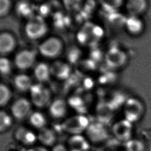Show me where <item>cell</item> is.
<instances>
[{
  "label": "cell",
  "mask_w": 151,
  "mask_h": 151,
  "mask_svg": "<svg viewBox=\"0 0 151 151\" xmlns=\"http://www.w3.org/2000/svg\"><path fill=\"white\" fill-rule=\"evenodd\" d=\"M36 55L34 51L29 50H23L15 55L14 64L18 69L25 70L34 65Z\"/></svg>",
  "instance_id": "10"
},
{
  "label": "cell",
  "mask_w": 151,
  "mask_h": 151,
  "mask_svg": "<svg viewBox=\"0 0 151 151\" xmlns=\"http://www.w3.org/2000/svg\"><path fill=\"white\" fill-rule=\"evenodd\" d=\"M11 0H0V17L5 16L11 8Z\"/></svg>",
  "instance_id": "27"
},
{
  "label": "cell",
  "mask_w": 151,
  "mask_h": 151,
  "mask_svg": "<svg viewBox=\"0 0 151 151\" xmlns=\"http://www.w3.org/2000/svg\"><path fill=\"white\" fill-rule=\"evenodd\" d=\"M134 124L124 118L118 120L112 124L110 133L119 142L126 143L133 138Z\"/></svg>",
  "instance_id": "4"
},
{
  "label": "cell",
  "mask_w": 151,
  "mask_h": 151,
  "mask_svg": "<svg viewBox=\"0 0 151 151\" xmlns=\"http://www.w3.org/2000/svg\"><path fill=\"white\" fill-rule=\"evenodd\" d=\"M51 151H69L65 145L57 143L52 147Z\"/></svg>",
  "instance_id": "28"
},
{
  "label": "cell",
  "mask_w": 151,
  "mask_h": 151,
  "mask_svg": "<svg viewBox=\"0 0 151 151\" xmlns=\"http://www.w3.org/2000/svg\"><path fill=\"white\" fill-rule=\"evenodd\" d=\"M124 3L129 16L140 17L147 11L149 6L148 0H125Z\"/></svg>",
  "instance_id": "13"
},
{
  "label": "cell",
  "mask_w": 151,
  "mask_h": 151,
  "mask_svg": "<svg viewBox=\"0 0 151 151\" xmlns=\"http://www.w3.org/2000/svg\"><path fill=\"white\" fill-rule=\"evenodd\" d=\"M14 138L19 143L32 147L37 141V135L31 128L24 126L17 127L14 132Z\"/></svg>",
  "instance_id": "9"
},
{
  "label": "cell",
  "mask_w": 151,
  "mask_h": 151,
  "mask_svg": "<svg viewBox=\"0 0 151 151\" xmlns=\"http://www.w3.org/2000/svg\"><path fill=\"white\" fill-rule=\"evenodd\" d=\"M113 109L109 104H102L97 106L96 110V116L97 121L107 124L113 117Z\"/></svg>",
  "instance_id": "17"
},
{
  "label": "cell",
  "mask_w": 151,
  "mask_h": 151,
  "mask_svg": "<svg viewBox=\"0 0 151 151\" xmlns=\"http://www.w3.org/2000/svg\"><path fill=\"white\" fill-rule=\"evenodd\" d=\"M37 141L41 145L47 147H52L57 144V135L55 131L50 127H45L39 130H38Z\"/></svg>",
  "instance_id": "14"
},
{
  "label": "cell",
  "mask_w": 151,
  "mask_h": 151,
  "mask_svg": "<svg viewBox=\"0 0 151 151\" xmlns=\"http://www.w3.org/2000/svg\"><path fill=\"white\" fill-rule=\"evenodd\" d=\"M50 116L54 119H64L68 113V104L61 99L52 100L48 107Z\"/></svg>",
  "instance_id": "11"
},
{
  "label": "cell",
  "mask_w": 151,
  "mask_h": 151,
  "mask_svg": "<svg viewBox=\"0 0 151 151\" xmlns=\"http://www.w3.org/2000/svg\"><path fill=\"white\" fill-rule=\"evenodd\" d=\"M14 84L15 88L21 92L29 91L33 85L30 77L25 74L17 75L14 79Z\"/></svg>",
  "instance_id": "19"
},
{
  "label": "cell",
  "mask_w": 151,
  "mask_h": 151,
  "mask_svg": "<svg viewBox=\"0 0 151 151\" xmlns=\"http://www.w3.org/2000/svg\"><path fill=\"white\" fill-rule=\"evenodd\" d=\"M11 151H17V150H11Z\"/></svg>",
  "instance_id": "30"
},
{
  "label": "cell",
  "mask_w": 151,
  "mask_h": 151,
  "mask_svg": "<svg viewBox=\"0 0 151 151\" xmlns=\"http://www.w3.org/2000/svg\"><path fill=\"white\" fill-rule=\"evenodd\" d=\"M63 50V43L57 37H50L44 40L38 46L40 53L44 57L52 58L58 56Z\"/></svg>",
  "instance_id": "7"
},
{
  "label": "cell",
  "mask_w": 151,
  "mask_h": 151,
  "mask_svg": "<svg viewBox=\"0 0 151 151\" xmlns=\"http://www.w3.org/2000/svg\"><path fill=\"white\" fill-rule=\"evenodd\" d=\"M34 74L39 82H45L49 80L51 75L50 66L44 63H38L34 67Z\"/></svg>",
  "instance_id": "20"
},
{
  "label": "cell",
  "mask_w": 151,
  "mask_h": 151,
  "mask_svg": "<svg viewBox=\"0 0 151 151\" xmlns=\"http://www.w3.org/2000/svg\"><path fill=\"white\" fill-rule=\"evenodd\" d=\"M30 126L38 130L47 126V119L46 116L39 110L32 111L28 117Z\"/></svg>",
  "instance_id": "18"
},
{
  "label": "cell",
  "mask_w": 151,
  "mask_h": 151,
  "mask_svg": "<svg viewBox=\"0 0 151 151\" xmlns=\"http://www.w3.org/2000/svg\"><path fill=\"white\" fill-rule=\"evenodd\" d=\"M110 129L107 125L97 120L90 122L84 135L91 144L99 145L105 142L109 137Z\"/></svg>",
  "instance_id": "3"
},
{
  "label": "cell",
  "mask_w": 151,
  "mask_h": 151,
  "mask_svg": "<svg viewBox=\"0 0 151 151\" xmlns=\"http://www.w3.org/2000/svg\"><path fill=\"white\" fill-rule=\"evenodd\" d=\"M89 119L84 114H76L65 118L61 124L62 129L71 135L82 134L90 123Z\"/></svg>",
  "instance_id": "1"
},
{
  "label": "cell",
  "mask_w": 151,
  "mask_h": 151,
  "mask_svg": "<svg viewBox=\"0 0 151 151\" xmlns=\"http://www.w3.org/2000/svg\"><path fill=\"white\" fill-rule=\"evenodd\" d=\"M32 103L26 98L21 97L16 99L11 104L10 114L18 120L28 118L32 112Z\"/></svg>",
  "instance_id": "8"
},
{
  "label": "cell",
  "mask_w": 151,
  "mask_h": 151,
  "mask_svg": "<svg viewBox=\"0 0 151 151\" xmlns=\"http://www.w3.org/2000/svg\"><path fill=\"white\" fill-rule=\"evenodd\" d=\"M91 143L84 134L71 135L66 143L69 151H89Z\"/></svg>",
  "instance_id": "12"
},
{
  "label": "cell",
  "mask_w": 151,
  "mask_h": 151,
  "mask_svg": "<svg viewBox=\"0 0 151 151\" xmlns=\"http://www.w3.org/2000/svg\"><path fill=\"white\" fill-rule=\"evenodd\" d=\"M83 0H62L65 8L68 11H76L82 4Z\"/></svg>",
  "instance_id": "26"
},
{
  "label": "cell",
  "mask_w": 151,
  "mask_h": 151,
  "mask_svg": "<svg viewBox=\"0 0 151 151\" xmlns=\"http://www.w3.org/2000/svg\"><path fill=\"white\" fill-rule=\"evenodd\" d=\"M11 91L4 84L0 83V107L6 106L11 99Z\"/></svg>",
  "instance_id": "24"
},
{
  "label": "cell",
  "mask_w": 151,
  "mask_h": 151,
  "mask_svg": "<svg viewBox=\"0 0 151 151\" xmlns=\"http://www.w3.org/2000/svg\"><path fill=\"white\" fill-rule=\"evenodd\" d=\"M12 70V63L11 61L5 56L0 57V74L7 75Z\"/></svg>",
  "instance_id": "25"
},
{
  "label": "cell",
  "mask_w": 151,
  "mask_h": 151,
  "mask_svg": "<svg viewBox=\"0 0 151 151\" xmlns=\"http://www.w3.org/2000/svg\"><path fill=\"white\" fill-rule=\"evenodd\" d=\"M123 118L134 124L139 122L145 113V107L142 101L136 97L126 100L123 106Z\"/></svg>",
  "instance_id": "2"
},
{
  "label": "cell",
  "mask_w": 151,
  "mask_h": 151,
  "mask_svg": "<svg viewBox=\"0 0 151 151\" xmlns=\"http://www.w3.org/2000/svg\"><path fill=\"white\" fill-rule=\"evenodd\" d=\"M27 151H50V150L47 149V147L40 145L38 146H33L32 147H29Z\"/></svg>",
  "instance_id": "29"
},
{
  "label": "cell",
  "mask_w": 151,
  "mask_h": 151,
  "mask_svg": "<svg viewBox=\"0 0 151 151\" xmlns=\"http://www.w3.org/2000/svg\"><path fill=\"white\" fill-rule=\"evenodd\" d=\"M51 75L53 74L59 78L64 79L70 73V67L64 63L57 61L50 66Z\"/></svg>",
  "instance_id": "21"
},
{
  "label": "cell",
  "mask_w": 151,
  "mask_h": 151,
  "mask_svg": "<svg viewBox=\"0 0 151 151\" xmlns=\"http://www.w3.org/2000/svg\"><path fill=\"white\" fill-rule=\"evenodd\" d=\"M29 92L32 104L38 109L48 107L52 100L50 90L41 84H33Z\"/></svg>",
  "instance_id": "6"
},
{
  "label": "cell",
  "mask_w": 151,
  "mask_h": 151,
  "mask_svg": "<svg viewBox=\"0 0 151 151\" xmlns=\"http://www.w3.org/2000/svg\"><path fill=\"white\" fill-rule=\"evenodd\" d=\"M47 31V23L44 18L39 15L29 17L25 25V32L27 36L33 40L43 37Z\"/></svg>",
  "instance_id": "5"
},
{
  "label": "cell",
  "mask_w": 151,
  "mask_h": 151,
  "mask_svg": "<svg viewBox=\"0 0 151 151\" xmlns=\"http://www.w3.org/2000/svg\"><path fill=\"white\" fill-rule=\"evenodd\" d=\"M127 31L132 35L141 34L144 29V23L140 17L129 16L125 23Z\"/></svg>",
  "instance_id": "16"
},
{
  "label": "cell",
  "mask_w": 151,
  "mask_h": 151,
  "mask_svg": "<svg viewBox=\"0 0 151 151\" xmlns=\"http://www.w3.org/2000/svg\"><path fill=\"white\" fill-rule=\"evenodd\" d=\"M16 41L11 33L3 32L0 33V55H6L11 53L15 48Z\"/></svg>",
  "instance_id": "15"
},
{
  "label": "cell",
  "mask_w": 151,
  "mask_h": 151,
  "mask_svg": "<svg viewBox=\"0 0 151 151\" xmlns=\"http://www.w3.org/2000/svg\"><path fill=\"white\" fill-rule=\"evenodd\" d=\"M14 118L6 111L0 110V133L8 130L13 124Z\"/></svg>",
  "instance_id": "22"
},
{
  "label": "cell",
  "mask_w": 151,
  "mask_h": 151,
  "mask_svg": "<svg viewBox=\"0 0 151 151\" xmlns=\"http://www.w3.org/2000/svg\"><path fill=\"white\" fill-rule=\"evenodd\" d=\"M146 147L142 140L134 137L125 143V151H145Z\"/></svg>",
  "instance_id": "23"
}]
</instances>
